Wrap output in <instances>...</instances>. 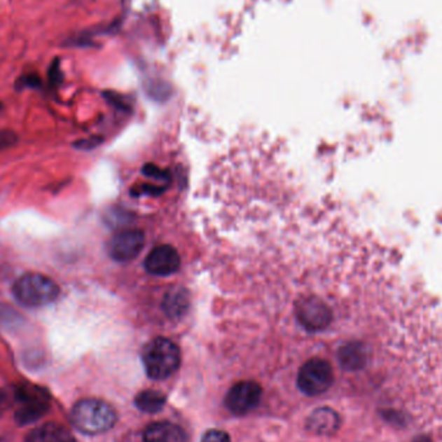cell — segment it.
<instances>
[{
  "label": "cell",
  "mask_w": 442,
  "mask_h": 442,
  "mask_svg": "<svg viewBox=\"0 0 442 442\" xmlns=\"http://www.w3.org/2000/svg\"><path fill=\"white\" fill-rule=\"evenodd\" d=\"M142 364L151 379L163 380L174 375L181 364V353L167 338H156L142 350Z\"/></svg>",
  "instance_id": "6da1fadb"
},
{
  "label": "cell",
  "mask_w": 442,
  "mask_h": 442,
  "mask_svg": "<svg viewBox=\"0 0 442 442\" xmlns=\"http://www.w3.org/2000/svg\"><path fill=\"white\" fill-rule=\"evenodd\" d=\"M71 422L78 431L99 434L111 429L117 422V413L105 401L85 399L76 402L71 410Z\"/></svg>",
  "instance_id": "7a4b0ae2"
},
{
  "label": "cell",
  "mask_w": 442,
  "mask_h": 442,
  "mask_svg": "<svg viewBox=\"0 0 442 442\" xmlns=\"http://www.w3.org/2000/svg\"><path fill=\"white\" fill-rule=\"evenodd\" d=\"M12 292L20 304L29 308H41L59 298L60 287L47 275L26 273L17 278L12 287Z\"/></svg>",
  "instance_id": "3957f363"
},
{
  "label": "cell",
  "mask_w": 442,
  "mask_h": 442,
  "mask_svg": "<svg viewBox=\"0 0 442 442\" xmlns=\"http://www.w3.org/2000/svg\"><path fill=\"white\" fill-rule=\"evenodd\" d=\"M15 397L20 403L15 415L20 426L36 422L50 409V393L38 385L20 384L15 391Z\"/></svg>",
  "instance_id": "277c9868"
},
{
  "label": "cell",
  "mask_w": 442,
  "mask_h": 442,
  "mask_svg": "<svg viewBox=\"0 0 442 442\" xmlns=\"http://www.w3.org/2000/svg\"><path fill=\"white\" fill-rule=\"evenodd\" d=\"M334 382L333 366L322 359L307 361L299 370L298 387L308 396H319L325 393Z\"/></svg>",
  "instance_id": "5b68a950"
},
{
  "label": "cell",
  "mask_w": 442,
  "mask_h": 442,
  "mask_svg": "<svg viewBox=\"0 0 442 442\" xmlns=\"http://www.w3.org/2000/svg\"><path fill=\"white\" fill-rule=\"evenodd\" d=\"M261 394L263 389L256 382H238L226 393V409L235 415H246L259 405Z\"/></svg>",
  "instance_id": "8992f818"
},
{
  "label": "cell",
  "mask_w": 442,
  "mask_h": 442,
  "mask_svg": "<svg viewBox=\"0 0 442 442\" xmlns=\"http://www.w3.org/2000/svg\"><path fill=\"white\" fill-rule=\"evenodd\" d=\"M145 246V235L140 230L130 229L116 234L108 244L109 255L119 263L134 260Z\"/></svg>",
  "instance_id": "52a82bcc"
},
{
  "label": "cell",
  "mask_w": 442,
  "mask_h": 442,
  "mask_svg": "<svg viewBox=\"0 0 442 442\" xmlns=\"http://www.w3.org/2000/svg\"><path fill=\"white\" fill-rule=\"evenodd\" d=\"M296 317L305 330L322 331L330 325L333 315L325 303L318 299H309L301 304L296 310Z\"/></svg>",
  "instance_id": "ba28073f"
},
{
  "label": "cell",
  "mask_w": 442,
  "mask_h": 442,
  "mask_svg": "<svg viewBox=\"0 0 442 442\" xmlns=\"http://www.w3.org/2000/svg\"><path fill=\"white\" fill-rule=\"evenodd\" d=\"M180 268V255L176 249L170 244H162L154 247L145 259V269L151 275H166L176 273Z\"/></svg>",
  "instance_id": "9c48e42d"
},
{
  "label": "cell",
  "mask_w": 442,
  "mask_h": 442,
  "mask_svg": "<svg viewBox=\"0 0 442 442\" xmlns=\"http://www.w3.org/2000/svg\"><path fill=\"white\" fill-rule=\"evenodd\" d=\"M340 366L347 371H359L366 366L370 359V351L366 344L350 342L344 344L338 353Z\"/></svg>",
  "instance_id": "30bf717a"
},
{
  "label": "cell",
  "mask_w": 442,
  "mask_h": 442,
  "mask_svg": "<svg viewBox=\"0 0 442 442\" xmlns=\"http://www.w3.org/2000/svg\"><path fill=\"white\" fill-rule=\"evenodd\" d=\"M144 442H188L183 428L170 422H157L144 431Z\"/></svg>",
  "instance_id": "8fae6325"
},
{
  "label": "cell",
  "mask_w": 442,
  "mask_h": 442,
  "mask_svg": "<svg viewBox=\"0 0 442 442\" xmlns=\"http://www.w3.org/2000/svg\"><path fill=\"white\" fill-rule=\"evenodd\" d=\"M307 427L313 434H333L340 427V417L335 410L319 408L309 415Z\"/></svg>",
  "instance_id": "7c38bea8"
},
{
  "label": "cell",
  "mask_w": 442,
  "mask_h": 442,
  "mask_svg": "<svg viewBox=\"0 0 442 442\" xmlns=\"http://www.w3.org/2000/svg\"><path fill=\"white\" fill-rule=\"evenodd\" d=\"M25 442H76L67 427L59 423H46L34 428L26 436Z\"/></svg>",
  "instance_id": "4fadbf2b"
},
{
  "label": "cell",
  "mask_w": 442,
  "mask_h": 442,
  "mask_svg": "<svg viewBox=\"0 0 442 442\" xmlns=\"http://www.w3.org/2000/svg\"><path fill=\"white\" fill-rule=\"evenodd\" d=\"M134 405L140 411L156 414L166 405V396L158 391H142L136 396Z\"/></svg>",
  "instance_id": "5bb4252c"
},
{
  "label": "cell",
  "mask_w": 442,
  "mask_h": 442,
  "mask_svg": "<svg viewBox=\"0 0 442 442\" xmlns=\"http://www.w3.org/2000/svg\"><path fill=\"white\" fill-rule=\"evenodd\" d=\"M188 308V295L185 292L177 291L175 293H170L165 301V309L168 316L177 317L184 310Z\"/></svg>",
  "instance_id": "9a60e30c"
},
{
  "label": "cell",
  "mask_w": 442,
  "mask_h": 442,
  "mask_svg": "<svg viewBox=\"0 0 442 442\" xmlns=\"http://www.w3.org/2000/svg\"><path fill=\"white\" fill-rule=\"evenodd\" d=\"M18 141V136L13 131L3 130L0 131V151H6L12 148Z\"/></svg>",
  "instance_id": "2e32d148"
},
{
  "label": "cell",
  "mask_w": 442,
  "mask_h": 442,
  "mask_svg": "<svg viewBox=\"0 0 442 442\" xmlns=\"http://www.w3.org/2000/svg\"><path fill=\"white\" fill-rule=\"evenodd\" d=\"M200 442H230V437L224 431L211 429L203 434Z\"/></svg>",
  "instance_id": "e0dca14e"
},
{
  "label": "cell",
  "mask_w": 442,
  "mask_h": 442,
  "mask_svg": "<svg viewBox=\"0 0 442 442\" xmlns=\"http://www.w3.org/2000/svg\"><path fill=\"white\" fill-rule=\"evenodd\" d=\"M39 83H41V82H39V79H38V78H35V76H26L25 79H21V82H20V84H21V85H24V84H25V85H27V87H29V85H30V87H34V85H39Z\"/></svg>",
  "instance_id": "ac0fdd59"
},
{
  "label": "cell",
  "mask_w": 442,
  "mask_h": 442,
  "mask_svg": "<svg viewBox=\"0 0 442 442\" xmlns=\"http://www.w3.org/2000/svg\"><path fill=\"white\" fill-rule=\"evenodd\" d=\"M8 394L6 392H1L0 391V414L4 411V410L8 408Z\"/></svg>",
  "instance_id": "d6986e66"
},
{
  "label": "cell",
  "mask_w": 442,
  "mask_h": 442,
  "mask_svg": "<svg viewBox=\"0 0 442 442\" xmlns=\"http://www.w3.org/2000/svg\"><path fill=\"white\" fill-rule=\"evenodd\" d=\"M415 442H432L428 437H420V438H417Z\"/></svg>",
  "instance_id": "ffe728a7"
},
{
  "label": "cell",
  "mask_w": 442,
  "mask_h": 442,
  "mask_svg": "<svg viewBox=\"0 0 442 442\" xmlns=\"http://www.w3.org/2000/svg\"><path fill=\"white\" fill-rule=\"evenodd\" d=\"M0 442H7L6 440H3V438H0Z\"/></svg>",
  "instance_id": "44dd1931"
},
{
  "label": "cell",
  "mask_w": 442,
  "mask_h": 442,
  "mask_svg": "<svg viewBox=\"0 0 442 442\" xmlns=\"http://www.w3.org/2000/svg\"><path fill=\"white\" fill-rule=\"evenodd\" d=\"M1 108H3V105H1V102H0V110H1Z\"/></svg>",
  "instance_id": "7402d4cb"
}]
</instances>
